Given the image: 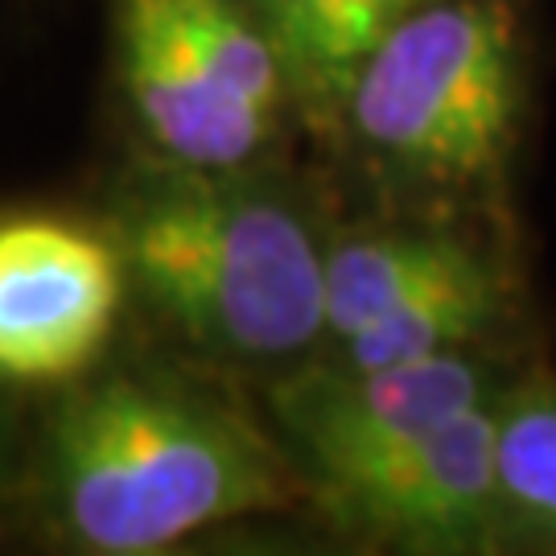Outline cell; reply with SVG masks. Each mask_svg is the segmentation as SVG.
I'll return each mask as SVG.
<instances>
[{
	"instance_id": "cell-1",
	"label": "cell",
	"mask_w": 556,
	"mask_h": 556,
	"mask_svg": "<svg viewBox=\"0 0 556 556\" xmlns=\"http://www.w3.org/2000/svg\"><path fill=\"white\" fill-rule=\"evenodd\" d=\"M21 498L75 553L153 556L301 507L309 486L277 429L227 388L169 363H100L59 388Z\"/></svg>"
},
{
	"instance_id": "cell-2",
	"label": "cell",
	"mask_w": 556,
	"mask_h": 556,
	"mask_svg": "<svg viewBox=\"0 0 556 556\" xmlns=\"http://www.w3.org/2000/svg\"><path fill=\"white\" fill-rule=\"evenodd\" d=\"M103 227L128 293L206 363L285 371L321 351L330 236L268 157L206 169L144 153Z\"/></svg>"
},
{
	"instance_id": "cell-3",
	"label": "cell",
	"mask_w": 556,
	"mask_h": 556,
	"mask_svg": "<svg viewBox=\"0 0 556 556\" xmlns=\"http://www.w3.org/2000/svg\"><path fill=\"white\" fill-rule=\"evenodd\" d=\"M528 54L511 0H429L367 54L334 128L388 181L495 194L523 128Z\"/></svg>"
},
{
	"instance_id": "cell-4",
	"label": "cell",
	"mask_w": 556,
	"mask_h": 556,
	"mask_svg": "<svg viewBox=\"0 0 556 556\" xmlns=\"http://www.w3.org/2000/svg\"><path fill=\"white\" fill-rule=\"evenodd\" d=\"M511 379L486 346L383 367H346L321 355L268 379V420L309 486L438 433L462 413L498 400Z\"/></svg>"
},
{
	"instance_id": "cell-5",
	"label": "cell",
	"mask_w": 556,
	"mask_h": 556,
	"mask_svg": "<svg viewBox=\"0 0 556 556\" xmlns=\"http://www.w3.org/2000/svg\"><path fill=\"white\" fill-rule=\"evenodd\" d=\"M309 503L338 532L400 553L470 556L507 548L498 400L392 454L314 478Z\"/></svg>"
},
{
	"instance_id": "cell-6",
	"label": "cell",
	"mask_w": 556,
	"mask_h": 556,
	"mask_svg": "<svg viewBox=\"0 0 556 556\" xmlns=\"http://www.w3.org/2000/svg\"><path fill=\"white\" fill-rule=\"evenodd\" d=\"M128 273L108 227L0 211V383L66 388L96 371L116 338Z\"/></svg>"
},
{
	"instance_id": "cell-7",
	"label": "cell",
	"mask_w": 556,
	"mask_h": 556,
	"mask_svg": "<svg viewBox=\"0 0 556 556\" xmlns=\"http://www.w3.org/2000/svg\"><path fill=\"white\" fill-rule=\"evenodd\" d=\"M112 41L119 91L153 157L206 169L268 157L280 128L211 79L169 0H112Z\"/></svg>"
},
{
	"instance_id": "cell-8",
	"label": "cell",
	"mask_w": 556,
	"mask_h": 556,
	"mask_svg": "<svg viewBox=\"0 0 556 556\" xmlns=\"http://www.w3.org/2000/svg\"><path fill=\"white\" fill-rule=\"evenodd\" d=\"M491 252L445 223H363L326 239V338L330 351L396 305L475 268Z\"/></svg>"
},
{
	"instance_id": "cell-9",
	"label": "cell",
	"mask_w": 556,
	"mask_h": 556,
	"mask_svg": "<svg viewBox=\"0 0 556 556\" xmlns=\"http://www.w3.org/2000/svg\"><path fill=\"white\" fill-rule=\"evenodd\" d=\"M425 4L429 0H248L285 62L298 116L318 128H334L355 71Z\"/></svg>"
},
{
	"instance_id": "cell-10",
	"label": "cell",
	"mask_w": 556,
	"mask_h": 556,
	"mask_svg": "<svg viewBox=\"0 0 556 556\" xmlns=\"http://www.w3.org/2000/svg\"><path fill=\"white\" fill-rule=\"evenodd\" d=\"M511 289L516 285H511V273L503 268V260L486 256L475 268L425 289L420 298L396 305L367 330L330 346L326 358L346 363V367H383V363H404V358L486 346L516 309Z\"/></svg>"
},
{
	"instance_id": "cell-11",
	"label": "cell",
	"mask_w": 556,
	"mask_h": 556,
	"mask_svg": "<svg viewBox=\"0 0 556 556\" xmlns=\"http://www.w3.org/2000/svg\"><path fill=\"white\" fill-rule=\"evenodd\" d=\"M507 548L556 553V379L516 376L498 396Z\"/></svg>"
},
{
	"instance_id": "cell-12",
	"label": "cell",
	"mask_w": 556,
	"mask_h": 556,
	"mask_svg": "<svg viewBox=\"0 0 556 556\" xmlns=\"http://www.w3.org/2000/svg\"><path fill=\"white\" fill-rule=\"evenodd\" d=\"M25 457H29V433L17 413V392L0 383V498H21Z\"/></svg>"
}]
</instances>
